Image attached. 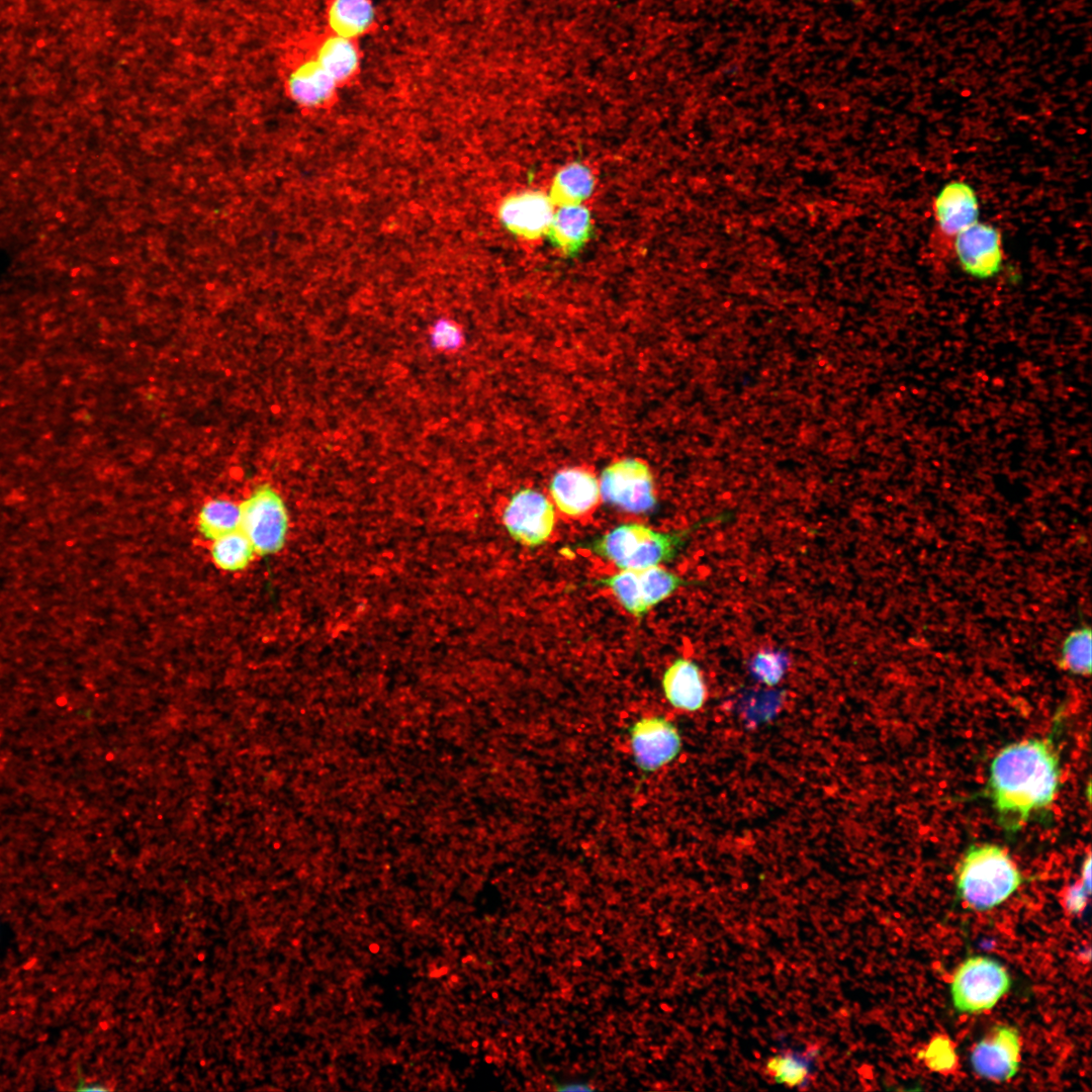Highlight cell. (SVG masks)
<instances>
[{"instance_id":"obj_4","label":"cell","mask_w":1092,"mask_h":1092,"mask_svg":"<svg viewBox=\"0 0 1092 1092\" xmlns=\"http://www.w3.org/2000/svg\"><path fill=\"white\" fill-rule=\"evenodd\" d=\"M1011 978L998 961L974 956L956 970L950 983L952 1005L960 1013H980L993 1008L1009 992Z\"/></svg>"},{"instance_id":"obj_19","label":"cell","mask_w":1092,"mask_h":1092,"mask_svg":"<svg viewBox=\"0 0 1092 1092\" xmlns=\"http://www.w3.org/2000/svg\"><path fill=\"white\" fill-rule=\"evenodd\" d=\"M327 19L333 34L354 39L370 29L375 10L370 0H333Z\"/></svg>"},{"instance_id":"obj_8","label":"cell","mask_w":1092,"mask_h":1092,"mask_svg":"<svg viewBox=\"0 0 1092 1092\" xmlns=\"http://www.w3.org/2000/svg\"><path fill=\"white\" fill-rule=\"evenodd\" d=\"M633 762L643 774H653L679 755L682 740L676 726L661 715L635 720L628 731Z\"/></svg>"},{"instance_id":"obj_9","label":"cell","mask_w":1092,"mask_h":1092,"mask_svg":"<svg viewBox=\"0 0 1092 1092\" xmlns=\"http://www.w3.org/2000/svg\"><path fill=\"white\" fill-rule=\"evenodd\" d=\"M503 523L519 543L538 546L547 541L553 532L554 508L543 493L524 488L510 498L503 513Z\"/></svg>"},{"instance_id":"obj_18","label":"cell","mask_w":1092,"mask_h":1092,"mask_svg":"<svg viewBox=\"0 0 1092 1092\" xmlns=\"http://www.w3.org/2000/svg\"><path fill=\"white\" fill-rule=\"evenodd\" d=\"M592 228V217L583 203L555 206L548 235L561 249L570 251L580 246Z\"/></svg>"},{"instance_id":"obj_22","label":"cell","mask_w":1092,"mask_h":1092,"mask_svg":"<svg viewBox=\"0 0 1092 1092\" xmlns=\"http://www.w3.org/2000/svg\"><path fill=\"white\" fill-rule=\"evenodd\" d=\"M240 504L228 498H210L199 510L197 528L207 540L213 541L240 529Z\"/></svg>"},{"instance_id":"obj_10","label":"cell","mask_w":1092,"mask_h":1092,"mask_svg":"<svg viewBox=\"0 0 1092 1092\" xmlns=\"http://www.w3.org/2000/svg\"><path fill=\"white\" fill-rule=\"evenodd\" d=\"M953 250L965 273L976 279H990L1003 266V249L999 231L985 222L976 221L953 238Z\"/></svg>"},{"instance_id":"obj_27","label":"cell","mask_w":1092,"mask_h":1092,"mask_svg":"<svg viewBox=\"0 0 1092 1092\" xmlns=\"http://www.w3.org/2000/svg\"><path fill=\"white\" fill-rule=\"evenodd\" d=\"M1089 894L1081 883L1071 886L1065 897V905L1068 911L1072 914L1080 913L1086 905Z\"/></svg>"},{"instance_id":"obj_28","label":"cell","mask_w":1092,"mask_h":1092,"mask_svg":"<svg viewBox=\"0 0 1092 1092\" xmlns=\"http://www.w3.org/2000/svg\"><path fill=\"white\" fill-rule=\"evenodd\" d=\"M1081 884L1090 893L1091 891V857L1087 856L1082 868V880Z\"/></svg>"},{"instance_id":"obj_24","label":"cell","mask_w":1092,"mask_h":1092,"mask_svg":"<svg viewBox=\"0 0 1092 1092\" xmlns=\"http://www.w3.org/2000/svg\"><path fill=\"white\" fill-rule=\"evenodd\" d=\"M1060 663L1063 668L1075 674H1089L1091 671V631L1083 627L1073 631L1064 641Z\"/></svg>"},{"instance_id":"obj_5","label":"cell","mask_w":1092,"mask_h":1092,"mask_svg":"<svg viewBox=\"0 0 1092 1092\" xmlns=\"http://www.w3.org/2000/svg\"><path fill=\"white\" fill-rule=\"evenodd\" d=\"M240 530L251 542L256 554L278 553L285 545L289 515L280 493L268 483L259 484L240 504Z\"/></svg>"},{"instance_id":"obj_16","label":"cell","mask_w":1092,"mask_h":1092,"mask_svg":"<svg viewBox=\"0 0 1092 1092\" xmlns=\"http://www.w3.org/2000/svg\"><path fill=\"white\" fill-rule=\"evenodd\" d=\"M287 90L297 104L318 107L329 102L338 84L314 60L300 63L289 74Z\"/></svg>"},{"instance_id":"obj_17","label":"cell","mask_w":1092,"mask_h":1092,"mask_svg":"<svg viewBox=\"0 0 1092 1092\" xmlns=\"http://www.w3.org/2000/svg\"><path fill=\"white\" fill-rule=\"evenodd\" d=\"M817 1046L804 1051L785 1050L770 1057L765 1073L777 1083L790 1088L807 1089L814 1077Z\"/></svg>"},{"instance_id":"obj_7","label":"cell","mask_w":1092,"mask_h":1092,"mask_svg":"<svg viewBox=\"0 0 1092 1092\" xmlns=\"http://www.w3.org/2000/svg\"><path fill=\"white\" fill-rule=\"evenodd\" d=\"M603 499L623 511L645 513L656 505L654 481L648 465L637 458L610 463L599 480Z\"/></svg>"},{"instance_id":"obj_21","label":"cell","mask_w":1092,"mask_h":1092,"mask_svg":"<svg viewBox=\"0 0 1092 1092\" xmlns=\"http://www.w3.org/2000/svg\"><path fill=\"white\" fill-rule=\"evenodd\" d=\"M595 177L592 170L581 163H570L557 171L552 179L549 195L555 205L583 203L593 193Z\"/></svg>"},{"instance_id":"obj_26","label":"cell","mask_w":1092,"mask_h":1092,"mask_svg":"<svg viewBox=\"0 0 1092 1092\" xmlns=\"http://www.w3.org/2000/svg\"><path fill=\"white\" fill-rule=\"evenodd\" d=\"M429 345L442 353H455L464 343V332L459 324L448 317L437 318L429 329Z\"/></svg>"},{"instance_id":"obj_20","label":"cell","mask_w":1092,"mask_h":1092,"mask_svg":"<svg viewBox=\"0 0 1092 1092\" xmlns=\"http://www.w3.org/2000/svg\"><path fill=\"white\" fill-rule=\"evenodd\" d=\"M314 60L339 85L356 73L360 56L353 39L333 34L321 42Z\"/></svg>"},{"instance_id":"obj_14","label":"cell","mask_w":1092,"mask_h":1092,"mask_svg":"<svg viewBox=\"0 0 1092 1092\" xmlns=\"http://www.w3.org/2000/svg\"><path fill=\"white\" fill-rule=\"evenodd\" d=\"M933 214L939 233L953 239L961 231L978 221V195L969 183L950 181L934 197Z\"/></svg>"},{"instance_id":"obj_13","label":"cell","mask_w":1092,"mask_h":1092,"mask_svg":"<svg viewBox=\"0 0 1092 1092\" xmlns=\"http://www.w3.org/2000/svg\"><path fill=\"white\" fill-rule=\"evenodd\" d=\"M549 491L559 511L572 518L589 513L601 497L598 478L582 467L557 471L550 481Z\"/></svg>"},{"instance_id":"obj_25","label":"cell","mask_w":1092,"mask_h":1092,"mask_svg":"<svg viewBox=\"0 0 1092 1092\" xmlns=\"http://www.w3.org/2000/svg\"><path fill=\"white\" fill-rule=\"evenodd\" d=\"M790 665L789 655L779 649H761L750 660L749 669L760 682L774 687L780 684Z\"/></svg>"},{"instance_id":"obj_1","label":"cell","mask_w":1092,"mask_h":1092,"mask_svg":"<svg viewBox=\"0 0 1092 1092\" xmlns=\"http://www.w3.org/2000/svg\"><path fill=\"white\" fill-rule=\"evenodd\" d=\"M1059 785V759L1048 740L1008 745L990 766L989 795L1010 829L1018 828L1033 812L1048 807Z\"/></svg>"},{"instance_id":"obj_23","label":"cell","mask_w":1092,"mask_h":1092,"mask_svg":"<svg viewBox=\"0 0 1092 1092\" xmlns=\"http://www.w3.org/2000/svg\"><path fill=\"white\" fill-rule=\"evenodd\" d=\"M211 542L212 561L219 569L228 572L245 569L256 554L251 542L240 529Z\"/></svg>"},{"instance_id":"obj_2","label":"cell","mask_w":1092,"mask_h":1092,"mask_svg":"<svg viewBox=\"0 0 1092 1092\" xmlns=\"http://www.w3.org/2000/svg\"><path fill=\"white\" fill-rule=\"evenodd\" d=\"M1016 864L996 844L972 845L956 874L959 898L975 911H989L1005 902L1022 884Z\"/></svg>"},{"instance_id":"obj_6","label":"cell","mask_w":1092,"mask_h":1092,"mask_svg":"<svg viewBox=\"0 0 1092 1092\" xmlns=\"http://www.w3.org/2000/svg\"><path fill=\"white\" fill-rule=\"evenodd\" d=\"M596 583L610 588L629 614L642 617L679 587L692 582L655 565L624 569L603 577Z\"/></svg>"},{"instance_id":"obj_12","label":"cell","mask_w":1092,"mask_h":1092,"mask_svg":"<svg viewBox=\"0 0 1092 1092\" xmlns=\"http://www.w3.org/2000/svg\"><path fill=\"white\" fill-rule=\"evenodd\" d=\"M555 206L548 193L525 190L503 200L498 218L512 234L528 240L538 239L548 235Z\"/></svg>"},{"instance_id":"obj_3","label":"cell","mask_w":1092,"mask_h":1092,"mask_svg":"<svg viewBox=\"0 0 1092 1092\" xmlns=\"http://www.w3.org/2000/svg\"><path fill=\"white\" fill-rule=\"evenodd\" d=\"M714 520L704 519L693 527L673 532H660L637 523L622 524L580 547L613 562L621 570L655 566L670 561L695 530Z\"/></svg>"},{"instance_id":"obj_11","label":"cell","mask_w":1092,"mask_h":1092,"mask_svg":"<svg viewBox=\"0 0 1092 1092\" xmlns=\"http://www.w3.org/2000/svg\"><path fill=\"white\" fill-rule=\"evenodd\" d=\"M1020 1035L1007 1024L994 1026L974 1046L971 1064L974 1072L985 1079L1003 1082L1018 1072L1020 1064Z\"/></svg>"},{"instance_id":"obj_15","label":"cell","mask_w":1092,"mask_h":1092,"mask_svg":"<svg viewBox=\"0 0 1092 1092\" xmlns=\"http://www.w3.org/2000/svg\"><path fill=\"white\" fill-rule=\"evenodd\" d=\"M661 688L667 703L678 711H700L707 701L702 670L689 658L678 657L669 664L663 672Z\"/></svg>"}]
</instances>
